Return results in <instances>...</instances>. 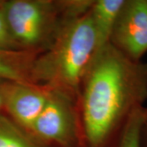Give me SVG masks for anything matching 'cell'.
Listing matches in <instances>:
<instances>
[{
	"instance_id": "obj_1",
	"label": "cell",
	"mask_w": 147,
	"mask_h": 147,
	"mask_svg": "<svg viewBox=\"0 0 147 147\" xmlns=\"http://www.w3.org/2000/svg\"><path fill=\"white\" fill-rule=\"evenodd\" d=\"M147 100V63L107 44L96 51L80 87L85 147H116L132 114Z\"/></svg>"
},
{
	"instance_id": "obj_11",
	"label": "cell",
	"mask_w": 147,
	"mask_h": 147,
	"mask_svg": "<svg viewBox=\"0 0 147 147\" xmlns=\"http://www.w3.org/2000/svg\"><path fill=\"white\" fill-rule=\"evenodd\" d=\"M4 0L0 4V49L3 50H22L16 43L11 34L9 27L6 21L3 4Z\"/></svg>"
},
{
	"instance_id": "obj_13",
	"label": "cell",
	"mask_w": 147,
	"mask_h": 147,
	"mask_svg": "<svg viewBox=\"0 0 147 147\" xmlns=\"http://www.w3.org/2000/svg\"><path fill=\"white\" fill-rule=\"evenodd\" d=\"M7 82V81L0 80V113L4 112V92Z\"/></svg>"
},
{
	"instance_id": "obj_12",
	"label": "cell",
	"mask_w": 147,
	"mask_h": 147,
	"mask_svg": "<svg viewBox=\"0 0 147 147\" xmlns=\"http://www.w3.org/2000/svg\"><path fill=\"white\" fill-rule=\"evenodd\" d=\"M141 147H147V107L143 108V119L140 132Z\"/></svg>"
},
{
	"instance_id": "obj_2",
	"label": "cell",
	"mask_w": 147,
	"mask_h": 147,
	"mask_svg": "<svg viewBox=\"0 0 147 147\" xmlns=\"http://www.w3.org/2000/svg\"><path fill=\"white\" fill-rule=\"evenodd\" d=\"M97 51L89 12L65 28L47 51L37 56L30 82L79 99L81 84Z\"/></svg>"
},
{
	"instance_id": "obj_10",
	"label": "cell",
	"mask_w": 147,
	"mask_h": 147,
	"mask_svg": "<svg viewBox=\"0 0 147 147\" xmlns=\"http://www.w3.org/2000/svg\"><path fill=\"white\" fill-rule=\"evenodd\" d=\"M144 107L137 109L132 114L121 134L116 147H141L140 132Z\"/></svg>"
},
{
	"instance_id": "obj_7",
	"label": "cell",
	"mask_w": 147,
	"mask_h": 147,
	"mask_svg": "<svg viewBox=\"0 0 147 147\" xmlns=\"http://www.w3.org/2000/svg\"><path fill=\"white\" fill-rule=\"evenodd\" d=\"M125 0H94L89 11L94 29L97 50L110 43L116 20Z\"/></svg>"
},
{
	"instance_id": "obj_4",
	"label": "cell",
	"mask_w": 147,
	"mask_h": 147,
	"mask_svg": "<svg viewBox=\"0 0 147 147\" xmlns=\"http://www.w3.org/2000/svg\"><path fill=\"white\" fill-rule=\"evenodd\" d=\"M30 133L49 147H85L79 99L50 90L47 103Z\"/></svg>"
},
{
	"instance_id": "obj_6",
	"label": "cell",
	"mask_w": 147,
	"mask_h": 147,
	"mask_svg": "<svg viewBox=\"0 0 147 147\" xmlns=\"http://www.w3.org/2000/svg\"><path fill=\"white\" fill-rule=\"evenodd\" d=\"M49 91L36 84L7 82L3 114L30 132L47 103Z\"/></svg>"
},
{
	"instance_id": "obj_14",
	"label": "cell",
	"mask_w": 147,
	"mask_h": 147,
	"mask_svg": "<svg viewBox=\"0 0 147 147\" xmlns=\"http://www.w3.org/2000/svg\"><path fill=\"white\" fill-rule=\"evenodd\" d=\"M3 0H0V4H1V3H3Z\"/></svg>"
},
{
	"instance_id": "obj_3",
	"label": "cell",
	"mask_w": 147,
	"mask_h": 147,
	"mask_svg": "<svg viewBox=\"0 0 147 147\" xmlns=\"http://www.w3.org/2000/svg\"><path fill=\"white\" fill-rule=\"evenodd\" d=\"M94 0H4L11 34L22 50L40 54L74 21L89 12Z\"/></svg>"
},
{
	"instance_id": "obj_9",
	"label": "cell",
	"mask_w": 147,
	"mask_h": 147,
	"mask_svg": "<svg viewBox=\"0 0 147 147\" xmlns=\"http://www.w3.org/2000/svg\"><path fill=\"white\" fill-rule=\"evenodd\" d=\"M0 147H49L0 113Z\"/></svg>"
},
{
	"instance_id": "obj_5",
	"label": "cell",
	"mask_w": 147,
	"mask_h": 147,
	"mask_svg": "<svg viewBox=\"0 0 147 147\" xmlns=\"http://www.w3.org/2000/svg\"><path fill=\"white\" fill-rule=\"evenodd\" d=\"M110 44L131 61H142L147 53V0H125Z\"/></svg>"
},
{
	"instance_id": "obj_8",
	"label": "cell",
	"mask_w": 147,
	"mask_h": 147,
	"mask_svg": "<svg viewBox=\"0 0 147 147\" xmlns=\"http://www.w3.org/2000/svg\"><path fill=\"white\" fill-rule=\"evenodd\" d=\"M38 55L26 50L0 49V80L31 84L32 65Z\"/></svg>"
}]
</instances>
